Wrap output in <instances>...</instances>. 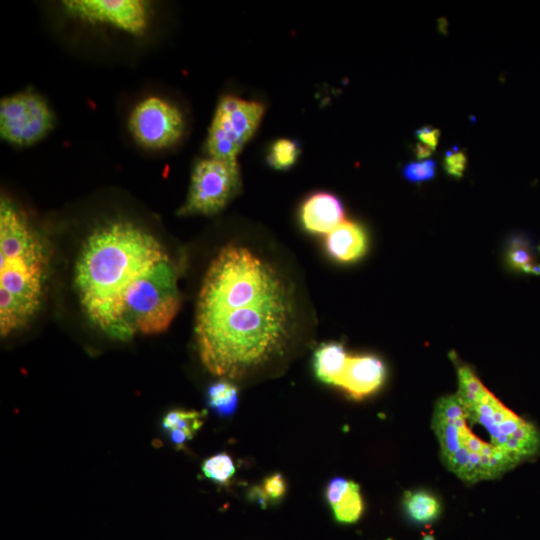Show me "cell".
Wrapping results in <instances>:
<instances>
[{
    "label": "cell",
    "instance_id": "obj_22",
    "mask_svg": "<svg viewBox=\"0 0 540 540\" xmlns=\"http://www.w3.org/2000/svg\"><path fill=\"white\" fill-rule=\"evenodd\" d=\"M436 171L437 163L435 160L412 161L403 166L402 176L409 182L420 183L433 179Z\"/></svg>",
    "mask_w": 540,
    "mask_h": 540
},
{
    "label": "cell",
    "instance_id": "obj_4",
    "mask_svg": "<svg viewBox=\"0 0 540 540\" xmlns=\"http://www.w3.org/2000/svg\"><path fill=\"white\" fill-rule=\"evenodd\" d=\"M241 188L237 160L207 157L193 167L186 201L178 214L212 216L222 211Z\"/></svg>",
    "mask_w": 540,
    "mask_h": 540
},
{
    "label": "cell",
    "instance_id": "obj_10",
    "mask_svg": "<svg viewBox=\"0 0 540 540\" xmlns=\"http://www.w3.org/2000/svg\"><path fill=\"white\" fill-rule=\"evenodd\" d=\"M300 216L303 227L314 234L327 235L345 220L341 201L327 192H318L307 198Z\"/></svg>",
    "mask_w": 540,
    "mask_h": 540
},
{
    "label": "cell",
    "instance_id": "obj_24",
    "mask_svg": "<svg viewBox=\"0 0 540 540\" xmlns=\"http://www.w3.org/2000/svg\"><path fill=\"white\" fill-rule=\"evenodd\" d=\"M466 166L467 155L463 150L453 147L445 153L443 167L448 175L461 178L464 174Z\"/></svg>",
    "mask_w": 540,
    "mask_h": 540
},
{
    "label": "cell",
    "instance_id": "obj_21",
    "mask_svg": "<svg viewBox=\"0 0 540 540\" xmlns=\"http://www.w3.org/2000/svg\"><path fill=\"white\" fill-rule=\"evenodd\" d=\"M433 428L438 435L442 455L447 461L461 446L459 430L453 424V420L433 419Z\"/></svg>",
    "mask_w": 540,
    "mask_h": 540
},
{
    "label": "cell",
    "instance_id": "obj_2",
    "mask_svg": "<svg viewBox=\"0 0 540 540\" xmlns=\"http://www.w3.org/2000/svg\"><path fill=\"white\" fill-rule=\"evenodd\" d=\"M180 273L154 235L131 222L113 221L86 238L74 285L91 323L112 339L128 341L171 325L181 307Z\"/></svg>",
    "mask_w": 540,
    "mask_h": 540
},
{
    "label": "cell",
    "instance_id": "obj_18",
    "mask_svg": "<svg viewBox=\"0 0 540 540\" xmlns=\"http://www.w3.org/2000/svg\"><path fill=\"white\" fill-rule=\"evenodd\" d=\"M459 392L457 396L466 408L472 410L480 401L481 396L487 390L472 370L467 366L458 369Z\"/></svg>",
    "mask_w": 540,
    "mask_h": 540
},
{
    "label": "cell",
    "instance_id": "obj_14",
    "mask_svg": "<svg viewBox=\"0 0 540 540\" xmlns=\"http://www.w3.org/2000/svg\"><path fill=\"white\" fill-rule=\"evenodd\" d=\"M508 261L515 269L540 275V246L532 247L521 238H514L508 250Z\"/></svg>",
    "mask_w": 540,
    "mask_h": 540
},
{
    "label": "cell",
    "instance_id": "obj_11",
    "mask_svg": "<svg viewBox=\"0 0 540 540\" xmlns=\"http://www.w3.org/2000/svg\"><path fill=\"white\" fill-rule=\"evenodd\" d=\"M367 235L355 222L344 220L325 240L327 253L336 261L353 262L360 259L367 251Z\"/></svg>",
    "mask_w": 540,
    "mask_h": 540
},
{
    "label": "cell",
    "instance_id": "obj_16",
    "mask_svg": "<svg viewBox=\"0 0 540 540\" xmlns=\"http://www.w3.org/2000/svg\"><path fill=\"white\" fill-rule=\"evenodd\" d=\"M204 417L203 411L175 409L164 416L162 426L167 432L181 431L192 439L204 424Z\"/></svg>",
    "mask_w": 540,
    "mask_h": 540
},
{
    "label": "cell",
    "instance_id": "obj_6",
    "mask_svg": "<svg viewBox=\"0 0 540 540\" xmlns=\"http://www.w3.org/2000/svg\"><path fill=\"white\" fill-rule=\"evenodd\" d=\"M54 114L38 93L25 90L0 101V135L15 146H29L44 138L54 126Z\"/></svg>",
    "mask_w": 540,
    "mask_h": 540
},
{
    "label": "cell",
    "instance_id": "obj_28",
    "mask_svg": "<svg viewBox=\"0 0 540 540\" xmlns=\"http://www.w3.org/2000/svg\"><path fill=\"white\" fill-rule=\"evenodd\" d=\"M432 151L433 149L422 143H417L414 149V153L418 159H423L430 156L432 154Z\"/></svg>",
    "mask_w": 540,
    "mask_h": 540
},
{
    "label": "cell",
    "instance_id": "obj_20",
    "mask_svg": "<svg viewBox=\"0 0 540 540\" xmlns=\"http://www.w3.org/2000/svg\"><path fill=\"white\" fill-rule=\"evenodd\" d=\"M299 155V147L290 139L276 140L269 151L268 161L276 169L284 170L292 166Z\"/></svg>",
    "mask_w": 540,
    "mask_h": 540
},
{
    "label": "cell",
    "instance_id": "obj_26",
    "mask_svg": "<svg viewBox=\"0 0 540 540\" xmlns=\"http://www.w3.org/2000/svg\"><path fill=\"white\" fill-rule=\"evenodd\" d=\"M415 135L420 143L434 150L439 142L440 131L431 126H423L416 130Z\"/></svg>",
    "mask_w": 540,
    "mask_h": 540
},
{
    "label": "cell",
    "instance_id": "obj_7",
    "mask_svg": "<svg viewBox=\"0 0 540 540\" xmlns=\"http://www.w3.org/2000/svg\"><path fill=\"white\" fill-rule=\"evenodd\" d=\"M128 125L140 146L160 150L179 141L185 124L178 107L163 98L151 96L134 107Z\"/></svg>",
    "mask_w": 540,
    "mask_h": 540
},
{
    "label": "cell",
    "instance_id": "obj_23",
    "mask_svg": "<svg viewBox=\"0 0 540 540\" xmlns=\"http://www.w3.org/2000/svg\"><path fill=\"white\" fill-rule=\"evenodd\" d=\"M466 408L456 395L441 398L435 408L434 420H454L467 416Z\"/></svg>",
    "mask_w": 540,
    "mask_h": 540
},
{
    "label": "cell",
    "instance_id": "obj_29",
    "mask_svg": "<svg viewBox=\"0 0 540 540\" xmlns=\"http://www.w3.org/2000/svg\"><path fill=\"white\" fill-rule=\"evenodd\" d=\"M423 540H434V537L432 535H426Z\"/></svg>",
    "mask_w": 540,
    "mask_h": 540
},
{
    "label": "cell",
    "instance_id": "obj_12",
    "mask_svg": "<svg viewBox=\"0 0 540 540\" xmlns=\"http://www.w3.org/2000/svg\"><path fill=\"white\" fill-rule=\"evenodd\" d=\"M325 494L338 522L349 524L360 518L364 505L358 484L337 477L328 483Z\"/></svg>",
    "mask_w": 540,
    "mask_h": 540
},
{
    "label": "cell",
    "instance_id": "obj_5",
    "mask_svg": "<svg viewBox=\"0 0 540 540\" xmlns=\"http://www.w3.org/2000/svg\"><path fill=\"white\" fill-rule=\"evenodd\" d=\"M264 113L262 104L235 96L223 97L215 110L205 148L209 157L237 160Z\"/></svg>",
    "mask_w": 540,
    "mask_h": 540
},
{
    "label": "cell",
    "instance_id": "obj_15",
    "mask_svg": "<svg viewBox=\"0 0 540 540\" xmlns=\"http://www.w3.org/2000/svg\"><path fill=\"white\" fill-rule=\"evenodd\" d=\"M208 406L218 415L233 414L238 404V388L227 379L212 384L207 392Z\"/></svg>",
    "mask_w": 540,
    "mask_h": 540
},
{
    "label": "cell",
    "instance_id": "obj_8",
    "mask_svg": "<svg viewBox=\"0 0 540 540\" xmlns=\"http://www.w3.org/2000/svg\"><path fill=\"white\" fill-rule=\"evenodd\" d=\"M62 6L83 22L108 25L135 36L147 31L151 17V5L141 0H66Z\"/></svg>",
    "mask_w": 540,
    "mask_h": 540
},
{
    "label": "cell",
    "instance_id": "obj_19",
    "mask_svg": "<svg viewBox=\"0 0 540 540\" xmlns=\"http://www.w3.org/2000/svg\"><path fill=\"white\" fill-rule=\"evenodd\" d=\"M235 471L234 462L227 453L215 454L202 464L205 477L221 485L228 484Z\"/></svg>",
    "mask_w": 540,
    "mask_h": 540
},
{
    "label": "cell",
    "instance_id": "obj_1",
    "mask_svg": "<svg viewBox=\"0 0 540 540\" xmlns=\"http://www.w3.org/2000/svg\"><path fill=\"white\" fill-rule=\"evenodd\" d=\"M293 321L291 295L275 268L247 247L224 246L197 297L194 333L206 370L245 377L283 353Z\"/></svg>",
    "mask_w": 540,
    "mask_h": 540
},
{
    "label": "cell",
    "instance_id": "obj_25",
    "mask_svg": "<svg viewBox=\"0 0 540 540\" xmlns=\"http://www.w3.org/2000/svg\"><path fill=\"white\" fill-rule=\"evenodd\" d=\"M262 491L268 501L275 502L279 500L286 492L284 478L278 473L267 477L263 481Z\"/></svg>",
    "mask_w": 540,
    "mask_h": 540
},
{
    "label": "cell",
    "instance_id": "obj_3",
    "mask_svg": "<svg viewBox=\"0 0 540 540\" xmlns=\"http://www.w3.org/2000/svg\"><path fill=\"white\" fill-rule=\"evenodd\" d=\"M50 265L45 238L8 198L0 201V334L25 327L39 310Z\"/></svg>",
    "mask_w": 540,
    "mask_h": 540
},
{
    "label": "cell",
    "instance_id": "obj_17",
    "mask_svg": "<svg viewBox=\"0 0 540 540\" xmlns=\"http://www.w3.org/2000/svg\"><path fill=\"white\" fill-rule=\"evenodd\" d=\"M404 503L410 517L419 522L433 520L440 511L438 500L425 491L406 493Z\"/></svg>",
    "mask_w": 540,
    "mask_h": 540
},
{
    "label": "cell",
    "instance_id": "obj_9",
    "mask_svg": "<svg viewBox=\"0 0 540 540\" xmlns=\"http://www.w3.org/2000/svg\"><path fill=\"white\" fill-rule=\"evenodd\" d=\"M386 376V367L373 355L348 356L335 386L355 399H361L378 390Z\"/></svg>",
    "mask_w": 540,
    "mask_h": 540
},
{
    "label": "cell",
    "instance_id": "obj_27",
    "mask_svg": "<svg viewBox=\"0 0 540 540\" xmlns=\"http://www.w3.org/2000/svg\"><path fill=\"white\" fill-rule=\"evenodd\" d=\"M470 451L463 445L446 461L447 467L456 474L470 460Z\"/></svg>",
    "mask_w": 540,
    "mask_h": 540
},
{
    "label": "cell",
    "instance_id": "obj_13",
    "mask_svg": "<svg viewBox=\"0 0 540 540\" xmlns=\"http://www.w3.org/2000/svg\"><path fill=\"white\" fill-rule=\"evenodd\" d=\"M348 356L341 343L321 344L313 355V369L316 377L323 383L335 386Z\"/></svg>",
    "mask_w": 540,
    "mask_h": 540
}]
</instances>
